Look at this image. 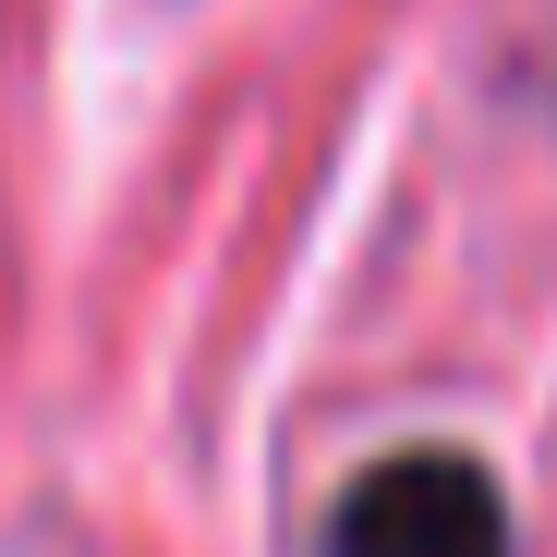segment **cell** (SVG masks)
Instances as JSON below:
<instances>
[{"instance_id": "obj_1", "label": "cell", "mask_w": 557, "mask_h": 557, "mask_svg": "<svg viewBox=\"0 0 557 557\" xmlns=\"http://www.w3.org/2000/svg\"><path fill=\"white\" fill-rule=\"evenodd\" d=\"M327 557H509V497L460 448H400L351 473V497L327 509Z\"/></svg>"}]
</instances>
